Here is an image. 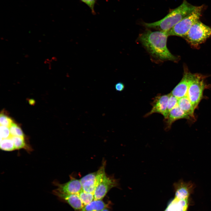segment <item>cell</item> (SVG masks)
Wrapping results in <instances>:
<instances>
[{"label":"cell","instance_id":"6da1fadb","mask_svg":"<svg viewBox=\"0 0 211 211\" xmlns=\"http://www.w3.org/2000/svg\"><path fill=\"white\" fill-rule=\"evenodd\" d=\"M167 32L147 30L141 34L139 40L150 55L160 61H175L177 57L172 55L167 46Z\"/></svg>","mask_w":211,"mask_h":211},{"label":"cell","instance_id":"7a4b0ae2","mask_svg":"<svg viewBox=\"0 0 211 211\" xmlns=\"http://www.w3.org/2000/svg\"><path fill=\"white\" fill-rule=\"evenodd\" d=\"M194 6L184 0L177 8L172 10L164 18L152 23H144L146 27L168 32L195 8Z\"/></svg>","mask_w":211,"mask_h":211},{"label":"cell","instance_id":"3957f363","mask_svg":"<svg viewBox=\"0 0 211 211\" xmlns=\"http://www.w3.org/2000/svg\"><path fill=\"white\" fill-rule=\"evenodd\" d=\"M203 8L202 6H196L191 13L167 32L169 36L175 35L184 38L192 26L199 21Z\"/></svg>","mask_w":211,"mask_h":211},{"label":"cell","instance_id":"277c9868","mask_svg":"<svg viewBox=\"0 0 211 211\" xmlns=\"http://www.w3.org/2000/svg\"><path fill=\"white\" fill-rule=\"evenodd\" d=\"M211 35V27L199 21L191 27L184 37L191 45L197 46Z\"/></svg>","mask_w":211,"mask_h":211},{"label":"cell","instance_id":"5b68a950","mask_svg":"<svg viewBox=\"0 0 211 211\" xmlns=\"http://www.w3.org/2000/svg\"><path fill=\"white\" fill-rule=\"evenodd\" d=\"M205 84L200 75L192 74L187 96L195 109L201 100Z\"/></svg>","mask_w":211,"mask_h":211},{"label":"cell","instance_id":"8992f818","mask_svg":"<svg viewBox=\"0 0 211 211\" xmlns=\"http://www.w3.org/2000/svg\"><path fill=\"white\" fill-rule=\"evenodd\" d=\"M118 184L117 179L105 174L96 187L94 200H102L111 189L117 186Z\"/></svg>","mask_w":211,"mask_h":211},{"label":"cell","instance_id":"52a82bcc","mask_svg":"<svg viewBox=\"0 0 211 211\" xmlns=\"http://www.w3.org/2000/svg\"><path fill=\"white\" fill-rule=\"evenodd\" d=\"M57 188L55 190L59 193L67 194H79L82 190L80 179L71 178L68 182L63 184L54 182Z\"/></svg>","mask_w":211,"mask_h":211},{"label":"cell","instance_id":"ba28073f","mask_svg":"<svg viewBox=\"0 0 211 211\" xmlns=\"http://www.w3.org/2000/svg\"><path fill=\"white\" fill-rule=\"evenodd\" d=\"M170 94L156 96L152 102V108L151 111L147 113V117L154 113L162 115L164 118L166 117V111Z\"/></svg>","mask_w":211,"mask_h":211},{"label":"cell","instance_id":"9c48e42d","mask_svg":"<svg viewBox=\"0 0 211 211\" xmlns=\"http://www.w3.org/2000/svg\"><path fill=\"white\" fill-rule=\"evenodd\" d=\"M173 186L175 191V198L178 200L188 199L195 186L191 181L186 182L182 179L174 183Z\"/></svg>","mask_w":211,"mask_h":211},{"label":"cell","instance_id":"30bf717a","mask_svg":"<svg viewBox=\"0 0 211 211\" xmlns=\"http://www.w3.org/2000/svg\"><path fill=\"white\" fill-rule=\"evenodd\" d=\"M192 74L187 71H185L181 81L170 93L178 99L186 96Z\"/></svg>","mask_w":211,"mask_h":211},{"label":"cell","instance_id":"8fae6325","mask_svg":"<svg viewBox=\"0 0 211 211\" xmlns=\"http://www.w3.org/2000/svg\"><path fill=\"white\" fill-rule=\"evenodd\" d=\"M191 118L177 105L170 111L167 118L164 119L165 130H169L172 123L177 120L183 118L190 120Z\"/></svg>","mask_w":211,"mask_h":211},{"label":"cell","instance_id":"7c38bea8","mask_svg":"<svg viewBox=\"0 0 211 211\" xmlns=\"http://www.w3.org/2000/svg\"><path fill=\"white\" fill-rule=\"evenodd\" d=\"M52 193L61 200L67 203L75 210H80L84 206L80 200L79 194H65L59 193L55 190L53 191Z\"/></svg>","mask_w":211,"mask_h":211},{"label":"cell","instance_id":"4fadbf2b","mask_svg":"<svg viewBox=\"0 0 211 211\" xmlns=\"http://www.w3.org/2000/svg\"><path fill=\"white\" fill-rule=\"evenodd\" d=\"M188 199L178 200L175 198L165 211H185L188 207Z\"/></svg>","mask_w":211,"mask_h":211},{"label":"cell","instance_id":"5bb4252c","mask_svg":"<svg viewBox=\"0 0 211 211\" xmlns=\"http://www.w3.org/2000/svg\"><path fill=\"white\" fill-rule=\"evenodd\" d=\"M178 105L192 118H194L195 108L187 96L178 99Z\"/></svg>","mask_w":211,"mask_h":211},{"label":"cell","instance_id":"9a60e30c","mask_svg":"<svg viewBox=\"0 0 211 211\" xmlns=\"http://www.w3.org/2000/svg\"><path fill=\"white\" fill-rule=\"evenodd\" d=\"M108 207V205L102 200H94L84 205L80 211H101Z\"/></svg>","mask_w":211,"mask_h":211},{"label":"cell","instance_id":"2e32d148","mask_svg":"<svg viewBox=\"0 0 211 211\" xmlns=\"http://www.w3.org/2000/svg\"><path fill=\"white\" fill-rule=\"evenodd\" d=\"M0 147L2 150L6 151H12L16 149L11 137L0 139Z\"/></svg>","mask_w":211,"mask_h":211},{"label":"cell","instance_id":"e0dca14e","mask_svg":"<svg viewBox=\"0 0 211 211\" xmlns=\"http://www.w3.org/2000/svg\"><path fill=\"white\" fill-rule=\"evenodd\" d=\"M80 200L84 206L93 201L94 200V194L86 192L83 190L79 194Z\"/></svg>","mask_w":211,"mask_h":211},{"label":"cell","instance_id":"ac0fdd59","mask_svg":"<svg viewBox=\"0 0 211 211\" xmlns=\"http://www.w3.org/2000/svg\"><path fill=\"white\" fill-rule=\"evenodd\" d=\"M11 136H18L24 137V135L21 128L13 122L9 127Z\"/></svg>","mask_w":211,"mask_h":211},{"label":"cell","instance_id":"d6986e66","mask_svg":"<svg viewBox=\"0 0 211 211\" xmlns=\"http://www.w3.org/2000/svg\"><path fill=\"white\" fill-rule=\"evenodd\" d=\"M13 141L16 149L22 148L27 149V145L25 142L24 138L18 136H11Z\"/></svg>","mask_w":211,"mask_h":211},{"label":"cell","instance_id":"ffe728a7","mask_svg":"<svg viewBox=\"0 0 211 211\" xmlns=\"http://www.w3.org/2000/svg\"><path fill=\"white\" fill-rule=\"evenodd\" d=\"M170 94L166 111V117L167 118L170 111L178 105V98Z\"/></svg>","mask_w":211,"mask_h":211},{"label":"cell","instance_id":"44dd1931","mask_svg":"<svg viewBox=\"0 0 211 211\" xmlns=\"http://www.w3.org/2000/svg\"><path fill=\"white\" fill-rule=\"evenodd\" d=\"M13 121L12 119L1 112L0 115V125L9 127Z\"/></svg>","mask_w":211,"mask_h":211},{"label":"cell","instance_id":"7402d4cb","mask_svg":"<svg viewBox=\"0 0 211 211\" xmlns=\"http://www.w3.org/2000/svg\"><path fill=\"white\" fill-rule=\"evenodd\" d=\"M0 139L10 137H11L9 127L0 125Z\"/></svg>","mask_w":211,"mask_h":211},{"label":"cell","instance_id":"603a6c76","mask_svg":"<svg viewBox=\"0 0 211 211\" xmlns=\"http://www.w3.org/2000/svg\"><path fill=\"white\" fill-rule=\"evenodd\" d=\"M82 2L86 4L90 8L92 13L95 14L94 11V6L97 0H80Z\"/></svg>","mask_w":211,"mask_h":211},{"label":"cell","instance_id":"cb8c5ba5","mask_svg":"<svg viewBox=\"0 0 211 211\" xmlns=\"http://www.w3.org/2000/svg\"><path fill=\"white\" fill-rule=\"evenodd\" d=\"M115 87L117 91H121L124 89L125 85L122 82H119L115 85Z\"/></svg>","mask_w":211,"mask_h":211},{"label":"cell","instance_id":"d4e9b609","mask_svg":"<svg viewBox=\"0 0 211 211\" xmlns=\"http://www.w3.org/2000/svg\"><path fill=\"white\" fill-rule=\"evenodd\" d=\"M35 103V101L33 99H30L29 101V103L31 105H33Z\"/></svg>","mask_w":211,"mask_h":211},{"label":"cell","instance_id":"484cf974","mask_svg":"<svg viewBox=\"0 0 211 211\" xmlns=\"http://www.w3.org/2000/svg\"><path fill=\"white\" fill-rule=\"evenodd\" d=\"M101 211H109V210H108V209H107V208H106V209L103 210H102Z\"/></svg>","mask_w":211,"mask_h":211},{"label":"cell","instance_id":"4316f807","mask_svg":"<svg viewBox=\"0 0 211 211\" xmlns=\"http://www.w3.org/2000/svg\"><path fill=\"white\" fill-rule=\"evenodd\" d=\"M187 211V210H186V211Z\"/></svg>","mask_w":211,"mask_h":211}]
</instances>
